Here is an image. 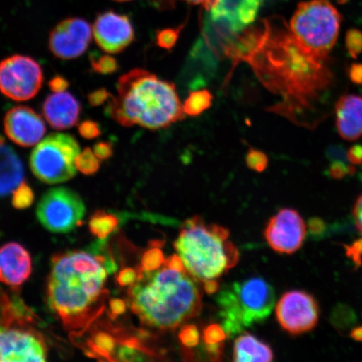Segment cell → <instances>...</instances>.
<instances>
[{
	"instance_id": "d590c367",
	"label": "cell",
	"mask_w": 362,
	"mask_h": 362,
	"mask_svg": "<svg viewBox=\"0 0 362 362\" xmlns=\"http://www.w3.org/2000/svg\"><path fill=\"white\" fill-rule=\"evenodd\" d=\"M78 132L86 139H94L102 134L101 126L96 121L85 120L78 126Z\"/></svg>"
},
{
	"instance_id": "44dd1931",
	"label": "cell",
	"mask_w": 362,
	"mask_h": 362,
	"mask_svg": "<svg viewBox=\"0 0 362 362\" xmlns=\"http://www.w3.org/2000/svg\"><path fill=\"white\" fill-rule=\"evenodd\" d=\"M336 126L339 136L348 141L362 136V97L344 95L336 104Z\"/></svg>"
},
{
	"instance_id": "ee69618b",
	"label": "cell",
	"mask_w": 362,
	"mask_h": 362,
	"mask_svg": "<svg viewBox=\"0 0 362 362\" xmlns=\"http://www.w3.org/2000/svg\"><path fill=\"white\" fill-rule=\"evenodd\" d=\"M308 228H309V233L311 236L315 238L320 237L323 235L327 230V225L322 219L319 217H312L308 223Z\"/></svg>"
},
{
	"instance_id": "9a60e30c",
	"label": "cell",
	"mask_w": 362,
	"mask_h": 362,
	"mask_svg": "<svg viewBox=\"0 0 362 362\" xmlns=\"http://www.w3.org/2000/svg\"><path fill=\"white\" fill-rule=\"evenodd\" d=\"M93 35L98 47L111 55L123 52L135 38L129 16L112 11L99 13L93 23Z\"/></svg>"
},
{
	"instance_id": "52a82bcc",
	"label": "cell",
	"mask_w": 362,
	"mask_h": 362,
	"mask_svg": "<svg viewBox=\"0 0 362 362\" xmlns=\"http://www.w3.org/2000/svg\"><path fill=\"white\" fill-rule=\"evenodd\" d=\"M341 19L329 0H309L298 4L289 22V30L308 51L329 57L337 42Z\"/></svg>"
},
{
	"instance_id": "3957f363",
	"label": "cell",
	"mask_w": 362,
	"mask_h": 362,
	"mask_svg": "<svg viewBox=\"0 0 362 362\" xmlns=\"http://www.w3.org/2000/svg\"><path fill=\"white\" fill-rule=\"evenodd\" d=\"M139 269V279L129 289L131 310L142 324L172 330L200 314L202 293L187 270L176 272L163 266L147 272Z\"/></svg>"
},
{
	"instance_id": "f35d334b",
	"label": "cell",
	"mask_w": 362,
	"mask_h": 362,
	"mask_svg": "<svg viewBox=\"0 0 362 362\" xmlns=\"http://www.w3.org/2000/svg\"><path fill=\"white\" fill-rule=\"evenodd\" d=\"M355 171L353 166L346 165L342 161H334L329 165V175L334 180H341L347 175L354 174Z\"/></svg>"
},
{
	"instance_id": "681fc988",
	"label": "cell",
	"mask_w": 362,
	"mask_h": 362,
	"mask_svg": "<svg viewBox=\"0 0 362 362\" xmlns=\"http://www.w3.org/2000/svg\"><path fill=\"white\" fill-rule=\"evenodd\" d=\"M169 269L176 272H183L185 269L184 262L179 255H173L165 259V264Z\"/></svg>"
},
{
	"instance_id": "816d5d0a",
	"label": "cell",
	"mask_w": 362,
	"mask_h": 362,
	"mask_svg": "<svg viewBox=\"0 0 362 362\" xmlns=\"http://www.w3.org/2000/svg\"><path fill=\"white\" fill-rule=\"evenodd\" d=\"M185 1L192 4H202L207 11H210L212 8L216 6L218 0H185Z\"/></svg>"
},
{
	"instance_id": "4316f807",
	"label": "cell",
	"mask_w": 362,
	"mask_h": 362,
	"mask_svg": "<svg viewBox=\"0 0 362 362\" xmlns=\"http://www.w3.org/2000/svg\"><path fill=\"white\" fill-rule=\"evenodd\" d=\"M110 55H108V53H90L89 57L90 64L95 74L112 75L119 70V62H117L115 57Z\"/></svg>"
},
{
	"instance_id": "7dc6e473",
	"label": "cell",
	"mask_w": 362,
	"mask_h": 362,
	"mask_svg": "<svg viewBox=\"0 0 362 362\" xmlns=\"http://www.w3.org/2000/svg\"><path fill=\"white\" fill-rule=\"evenodd\" d=\"M348 76L351 83L362 85V63H353L348 69Z\"/></svg>"
},
{
	"instance_id": "b9f144b4",
	"label": "cell",
	"mask_w": 362,
	"mask_h": 362,
	"mask_svg": "<svg viewBox=\"0 0 362 362\" xmlns=\"http://www.w3.org/2000/svg\"><path fill=\"white\" fill-rule=\"evenodd\" d=\"M48 85L54 93H64L70 87L69 81L60 75L54 76L49 80Z\"/></svg>"
},
{
	"instance_id": "30bf717a",
	"label": "cell",
	"mask_w": 362,
	"mask_h": 362,
	"mask_svg": "<svg viewBox=\"0 0 362 362\" xmlns=\"http://www.w3.org/2000/svg\"><path fill=\"white\" fill-rule=\"evenodd\" d=\"M85 211L84 202L78 193L69 188L56 187L44 194L36 214L49 232L67 233L80 226Z\"/></svg>"
},
{
	"instance_id": "e0dca14e",
	"label": "cell",
	"mask_w": 362,
	"mask_h": 362,
	"mask_svg": "<svg viewBox=\"0 0 362 362\" xmlns=\"http://www.w3.org/2000/svg\"><path fill=\"white\" fill-rule=\"evenodd\" d=\"M221 57L200 37L194 43L182 72V83L191 90L200 89L214 76Z\"/></svg>"
},
{
	"instance_id": "4dcf8cb0",
	"label": "cell",
	"mask_w": 362,
	"mask_h": 362,
	"mask_svg": "<svg viewBox=\"0 0 362 362\" xmlns=\"http://www.w3.org/2000/svg\"><path fill=\"white\" fill-rule=\"evenodd\" d=\"M178 337L185 348L192 349L200 343L201 336L198 328L194 325H184L180 328Z\"/></svg>"
},
{
	"instance_id": "d4e9b609",
	"label": "cell",
	"mask_w": 362,
	"mask_h": 362,
	"mask_svg": "<svg viewBox=\"0 0 362 362\" xmlns=\"http://www.w3.org/2000/svg\"><path fill=\"white\" fill-rule=\"evenodd\" d=\"M119 225V220L115 215L104 211H98L89 220V230L94 237L100 240L106 239L115 232Z\"/></svg>"
},
{
	"instance_id": "f546056e",
	"label": "cell",
	"mask_w": 362,
	"mask_h": 362,
	"mask_svg": "<svg viewBox=\"0 0 362 362\" xmlns=\"http://www.w3.org/2000/svg\"><path fill=\"white\" fill-rule=\"evenodd\" d=\"M165 262L164 253L156 245L144 252L141 257V268L144 271L152 272L160 269Z\"/></svg>"
},
{
	"instance_id": "8fae6325",
	"label": "cell",
	"mask_w": 362,
	"mask_h": 362,
	"mask_svg": "<svg viewBox=\"0 0 362 362\" xmlns=\"http://www.w3.org/2000/svg\"><path fill=\"white\" fill-rule=\"evenodd\" d=\"M42 66L34 58L13 55L0 62V93L16 102L29 101L42 89Z\"/></svg>"
},
{
	"instance_id": "7bdbcfd3",
	"label": "cell",
	"mask_w": 362,
	"mask_h": 362,
	"mask_svg": "<svg viewBox=\"0 0 362 362\" xmlns=\"http://www.w3.org/2000/svg\"><path fill=\"white\" fill-rule=\"evenodd\" d=\"M204 348L209 359L212 361H218L221 359L224 349L223 342L217 344H206L204 343Z\"/></svg>"
},
{
	"instance_id": "7c38bea8",
	"label": "cell",
	"mask_w": 362,
	"mask_h": 362,
	"mask_svg": "<svg viewBox=\"0 0 362 362\" xmlns=\"http://www.w3.org/2000/svg\"><path fill=\"white\" fill-rule=\"evenodd\" d=\"M320 315L318 301L304 291L284 293L276 305L279 325L291 336H300L313 330L319 323Z\"/></svg>"
},
{
	"instance_id": "7402d4cb",
	"label": "cell",
	"mask_w": 362,
	"mask_h": 362,
	"mask_svg": "<svg viewBox=\"0 0 362 362\" xmlns=\"http://www.w3.org/2000/svg\"><path fill=\"white\" fill-rule=\"evenodd\" d=\"M24 175L20 157L0 135V197L15 191L23 182Z\"/></svg>"
},
{
	"instance_id": "f6af8a7d",
	"label": "cell",
	"mask_w": 362,
	"mask_h": 362,
	"mask_svg": "<svg viewBox=\"0 0 362 362\" xmlns=\"http://www.w3.org/2000/svg\"><path fill=\"white\" fill-rule=\"evenodd\" d=\"M352 216L358 232L362 235V194L353 206Z\"/></svg>"
},
{
	"instance_id": "ac0fdd59",
	"label": "cell",
	"mask_w": 362,
	"mask_h": 362,
	"mask_svg": "<svg viewBox=\"0 0 362 362\" xmlns=\"http://www.w3.org/2000/svg\"><path fill=\"white\" fill-rule=\"evenodd\" d=\"M33 272V260L28 251L17 243L0 247V282L13 288L21 286Z\"/></svg>"
},
{
	"instance_id": "60d3db41",
	"label": "cell",
	"mask_w": 362,
	"mask_h": 362,
	"mask_svg": "<svg viewBox=\"0 0 362 362\" xmlns=\"http://www.w3.org/2000/svg\"><path fill=\"white\" fill-rule=\"evenodd\" d=\"M93 151L99 160L105 161L112 156L115 148L111 142L99 141L94 144Z\"/></svg>"
},
{
	"instance_id": "5b68a950",
	"label": "cell",
	"mask_w": 362,
	"mask_h": 362,
	"mask_svg": "<svg viewBox=\"0 0 362 362\" xmlns=\"http://www.w3.org/2000/svg\"><path fill=\"white\" fill-rule=\"evenodd\" d=\"M228 237V229L206 225L201 216H194L181 226L174 247L188 273L204 282L220 278L238 264V248Z\"/></svg>"
},
{
	"instance_id": "d6986e66",
	"label": "cell",
	"mask_w": 362,
	"mask_h": 362,
	"mask_svg": "<svg viewBox=\"0 0 362 362\" xmlns=\"http://www.w3.org/2000/svg\"><path fill=\"white\" fill-rule=\"evenodd\" d=\"M81 112L79 101L70 93H53L42 104L45 120L56 130L69 129L78 124Z\"/></svg>"
},
{
	"instance_id": "db71d44e",
	"label": "cell",
	"mask_w": 362,
	"mask_h": 362,
	"mask_svg": "<svg viewBox=\"0 0 362 362\" xmlns=\"http://www.w3.org/2000/svg\"><path fill=\"white\" fill-rule=\"evenodd\" d=\"M112 1L119 2V3H124V2L131 1V0H112Z\"/></svg>"
},
{
	"instance_id": "e575fe53",
	"label": "cell",
	"mask_w": 362,
	"mask_h": 362,
	"mask_svg": "<svg viewBox=\"0 0 362 362\" xmlns=\"http://www.w3.org/2000/svg\"><path fill=\"white\" fill-rule=\"evenodd\" d=\"M180 34V30L165 29L158 33L156 36L157 44L158 47L164 49H170L174 47L177 42Z\"/></svg>"
},
{
	"instance_id": "1f68e13d",
	"label": "cell",
	"mask_w": 362,
	"mask_h": 362,
	"mask_svg": "<svg viewBox=\"0 0 362 362\" xmlns=\"http://www.w3.org/2000/svg\"><path fill=\"white\" fill-rule=\"evenodd\" d=\"M346 47L349 55L354 59L362 53V33L357 29H351L346 35Z\"/></svg>"
},
{
	"instance_id": "6da1fadb",
	"label": "cell",
	"mask_w": 362,
	"mask_h": 362,
	"mask_svg": "<svg viewBox=\"0 0 362 362\" xmlns=\"http://www.w3.org/2000/svg\"><path fill=\"white\" fill-rule=\"evenodd\" d=\"M243 61L268 88L282 96L276 110L302 121L327 99L334 81L329 57L315 55L297 42L289 29L264 21Z\"/></svg>"
},
{
	"instance_id": "277c9868",
	"label": "cell",
	"mask_w": 362,
	"mask_h": 362,
	"mask_svg": "<svg viewBox=\"0 0 362 362\" xmlns=\"http://www.w3.org/2000/svg\"><path fill=\"white\" fill-rule=\"evenodd\" d=\"M117 96H112L107 110L113 120L129 128H166L185 115L173 84L158 79L151 72L136 68L120 76Z\"/></svg>"
},
{
	"instance_id": "11a10c76",
	"label": "cell",
	"mask_w": 362,
	"mask_h": 362,
	"mask_svg": "<svg viewBox=\"0 0 362 362\" xmlns=\"http://www.w3.org/2000/svg\"><path fill=\"white\" fill-rule=\"evenodd\" d=\"M338 1L341 4H344V3H346L347 1V0H338Z\"/></svg>"
},
{
	"instance_id": "cb8c5ba5",
	"label": "cell",
	"mask_w": 362,
	"mask_h": 362,
	"mask_svg": "<svg viewBox=\"0 0 362 362\" xmlns=\"http://www.w3.org/2000/svg\"><path fill=\"white\" fill-rule=\"evenodd\" d=\"M119 342L115 332H110L105 329H97L88 339V351L89 354L93 356L104 357L112 361V356L115 355L116 347Z\"/></svg>"
},
{
	"instance_id": "f5cc1de1",
	"label": "cell",
	"mask_w": 362,
	"mask_h": 362,
	"mask_svg": "<svg viewBox=\"0 0 362 362\" xmlns=\"http://www.w3.org/2000/svg\"><path fill=\"white\" fill-rule=\"evenodd\" d=\"M350 337L355 341L362 342V325L353 329L350 333Z\"/></svg>"
},
{
	"instance_id": "484cf974",
	"label": "cell",
	"mask_w": 362,
	"mask_h": 362,
	"mask_svg": "<svg viewBox=\"0 0 362 362\" xmlns=\"http://www.w3.org/2000/svg\"><path fill=\"white\" fill-rule=\"evenodd\" d=\"M212 100L214 97L207 90H194L184 103V112L189 116H197L211 107Z\"/></svg>"
},
{
	"instance_id": "ba28073f",
	"label": "cell",
	"mask_w": 362,
	"mask_h": 362,
	"mask_svg": "<svg viewBox=\"0 0 362 362\" xmlns=\"http://www.w3.org/2000/svg\"><path fill=\"white\" fill-rule=\"evenodd\" d=\"M18 309L6 294H0V362L47 361L43 337L30 327L33 320L25 309Z\"/></svg>"
},
{
	"instance_id": "83f0119b",
	"label": "cell",
	"mask_w": 362,
	"mask_h": 362,
	"mask_svg": "<svg viewBox=\"0 0 362 362\" xmlns=\"http://www.w3.org/2000/svg\"><path fill=\"white\" fill-rule=\"evenodd\" d=\"M75 165L76 170L84 175H93L100 169V160L88 147L80 152L76 158Z\"/></svg>"
},
{
	"instance_id": "d6a6232c",
	"label": "cell",
	"mask_w": 362,
	"mask_h": 362,
	"mask_svg": "<svg viewBox=\"0 0 362 362\" xmlns=\"http://www.w3.org/2000/svg\"><path fill=\"white\" fill-rule=\"evenodd\" d=\"M246 161L249 168L257 172L264 171L269 164V158L265 153L253 148L248 151Z\"/></svg>"
},
{
	"instance_id": "603a6c76",
	"label": "cell",
	"mask_w": 362,
	"mask_h": 362,
	"mask_svg": "<svg viewBox=\"0 0 362 362\" xmlns=\"http://www.w3.org/2000/svg\"><path fill=\"white\" fill-rule=\"evenodd\" d=\"M274 360L271 347L252 334L244 332L235 339L233 361L237 362H270Z\"/></svg>"
},
{
	"instance_id": "5bb4252c",
	"label": "cell",
	"mask_w": 362,
	"mask_h": 362,
	"mask_svg": "<svg viewBox=\"0 0 362 362\" xmlns=\"http://www.w3.org/2000/svg\"><path fill=\"white\" fill-rule=\"evenodd\" d=\"M266 241L281 255L300 250L306 237V225L296 210L284 208L272 217L264 230Z\"/></svg>"
},
{
	"instance_id": "f1b7e54d",
	"label": "cell",
	"mask_w": 362,
	"mask_h": 362,
	"mask_svg": "<svg viewBox=\"0 0 362 362\" xmlns=\"http://www.w3.org/2000/svg\"><path fill=\"white\" fill-rule=\"evenodd\" d=\"M35 194L33 188L23 181L15 191L13 192L12 206L18 210L27 209L33 205Z\"/></svg>"
},
{
	"instance_id": "f907efd6",
	"label": "cell",
	"mask_w": 362,
	"mask_h": 362,
	"mask_svg": "<svg viewBox=\"0 0 362 362\" xmlns=\"http://www.w3.org/2000/svg\"><path fill=\"white\" fill-rule=\"evenodd\" d=\"M203 289L207 294H214L219 291L220 285L215 279H207L203 282Z\"/></svg>"
},
{
	"instance_id": "4fadbf2b",
	"label": "cell",
	"mask_w": 362,
	"mask_h": 362,
	"mask_svg": "<svg viewBox=\"0 0 362 362\" xmlns=\"http://www.w3.org/2000/svg\"><path fill=\"white\" fill-rule=\"evenodd\" d=\"M93 28L79 17H70L59 22L49 33V52L61 60H74L83 56L92 40Z\"/></svg>"
},
{
	"instance_id": "74e56055",
	"label": "cell",
	"mask_w": 362,
	"mask_h": 362,
	"mask_svg": "<svg viewBox=\"0 0 362 362\" xmlns=\"http://www.w3.org/2000/svg\"><path fill=\"white\" fill-rule=\"evenodd\" d=\"M139 275L138 269L125 268L117 275L116 281L121 287H131L137 282Z\"/></svg>"
},
{
	"instance_id": "8d00e7d4",
	"label": "cell",
	"mask_w": 362,
	"mask_h": 362,
	"mask_svg": "<svg viewBox=\"0 0 362 362\" xmlns=\"http://www.w3.org/2000/svg\"><path fill=\"white\" fill-rule=\"evenodd\" d=\"M346 255L355 265L356 269L362 266V238L357 239L351 245H344Z\"/></svg>"
},
{
	"instance_id": "7a4b0ae2",
	"label": "cell",
	"mask_w": 362,
	"mask_h": 362,
	"mask_svg": "<svg viewBox=\"0 0 362 362\" xmlns=\"http://www.w3.org/2000/svg\"><path fill=\"white\" fill-rule=\"evenodd\" d=\"M110 264L103 256L78 250L52 257L47 301L66 329L87 328L102 313Z\"/></svg>"
},
{
	"instance_id": "9c48e42d",
	"label": "cell",
	"mask_w": 362,
	"mask_h": 362,
	"mask_svg": "<svg viewBox=\"0 0 362 362\" xmlns=\"http://www.w3.org/2000/svg\"><path fill=\"white\" fill-rule=\"evenodd\" d=\"M80 146L66 134H52L36 144L30 156V166L36 178L45 184L66 182L76 175L75 161Z\"/></svg>"
},
{
	"instance_id": "bcb514c9",
	"label": "cell",
	"mask_w": 362,
	"mask_h": 362,
	"mask_svg": "<svg viewBox=\"0 0 362 362\" xmlns=\"http://www.w3.org/2000/svg\"><path fill=\"white\" fill-rule=\"evenodd\" d=\"M127 310V303L121 298H112L110 302V311L111 315L115 317L119 316L125 313Z\"/></svg>"
},
{
	"instance_id": "8992f818",
	"label": "cell",
	"mask_w": 362,
	"mask_h": 362,
	"mask_svg": "<svg viewBox=\"0 0 362 362\" xmlns=\"http://www.w3.org/2000/svg\"><path fill=\"white\" fill-rule=\"evenodd\" d=\"M275 298L274 288L259 277L236 282L223 289L216 297V303L226 336H236L243 329L264 321L273 311Z\"/></svg>"
},
{
	"instance_id": "ab89813d",
	"label": "cell",
	"mask_w": 362,
	"mask_h": 362,
	"mask_svg": "<svg viewBox=\"0 0 362 362\" xmlns=\"http://www.w3.org/2000/svg\"><path fill=\"white\" fill-rule=\"evenodd\" d=\"M112 98V93L105 88H100L88 95V102L93 107H100L104 103H108Z\"/></svg>"
},
{
	"instance_id": "2e32d148",
	"label": "cell",
	"mask_w": 362,
	"mask_h": 362,
	"mask_svg": "<svg viewBox=\"0 0 362 362\" xmlns=\"http://www.w3.org/2000/svg\"><path fill=\"white\" fill-rule=\"evenodd\" d=\"M4 130L7 137L17 146L30 148L42 141L47 133V126L42 116L33 108L17 106L4 116Z\"/></svg>"
},
{
	"instance_id": "c3c4849f",
	"label": "cell",
	"mask_w": 362,
	"mask_h": 362,
	"mask_svg": "<svg viewBox=\"0 0 362 362\" xmlns=\"http://www.w3.org/2000/svg\"><path fill=\"white\" fill-rule=\"evenodd\" d=\"M348 160L352 165H361L362 164V146L356 144L352 146L347 152Z\"/></svg>"
},
{
	"instance_id": "ffe728a7",
	"label": "cell",
	"mask_w": 362,
	"mask_h": 362,
	"mask_svg": "<svg viewBox=\"0 0 362 362\" xmlns=\"http://www.w3.org/2000/svg\"><path fill=\"white\" fill-rule=\"evenodd\" d=\"M261 4L262 0H218L210 11L209 17L228 23L240 33L255 21Z\"/></svg>"
},
{
	"instance_id": "836d02e7",
	"label": "cell",
	"mask_w": 362,
	"mask_h": 362,
	"mask_svg": "<svg viewBox=\"0 0 362 362\" xmlns=\"http://www.w3.org/2000/svg\"><path fill=\"white\" fill-rule=\"evenodd\" d=\"M226 337L228 336L223 325L211 324L203 330L202 339L206 344H217L223 342Z\"/></svg>"
}]
</instances>
